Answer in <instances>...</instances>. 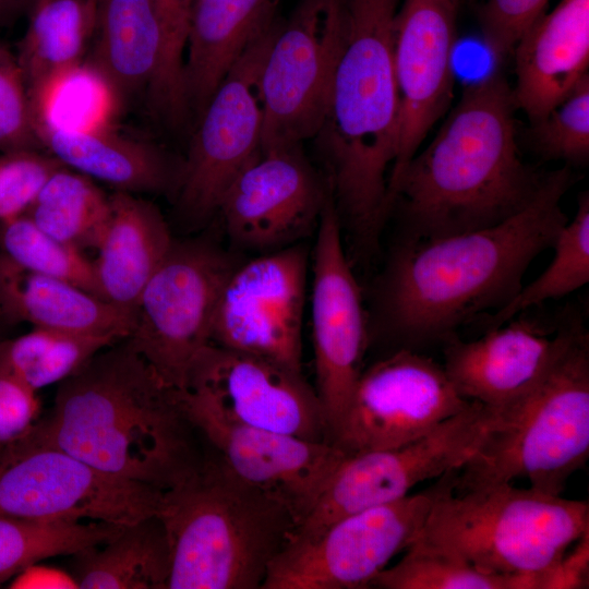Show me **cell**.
<instances>
[{"mask_svg":"<svg viewBox=\"0 0 589 589\" xmlns=\"http://www.w3.org/2000/svg\"><path fill=\"white\" fill-rule=\"evenodd\" d=\"M63 165L36 149L0 155V223L26 214L48 178Z\"/></svg>","mask_w":589,"mask_h":589,"instance_id":"cell-38","label":"cell"},{"mask_svg":"<svg viewBox=\"0 0 589 589\" xmlns=\"http://www.w3.org/2000/svg\"><path fill=\"white\" fill-rule=\"evenodd\" d=\"M457 0H402L394 27L399 137L388 179L390 194L404 168L453 100Z\"/></svg>","mask_w":589,"mask_h":589,"instance_id":"cell-20","label":"cell"},{"mask_svg":"<svg viewBox=\"0 0 589 589\" xmlns=\"http://www.w3.org/2000/svg\"><path fill=\"white\" fill-rule=\"evenodd\" d=\"M516 106L503 73L468 84L436 135L404 168L390 194L401 237L436 238L495 226L527 207L546 172L526 164Z\"/></svg>","mask_w":589,"mask_h":589,"instance_id":"cell-2","label":"cell"},{"mask_svg":"<svg viewBox=\"0 0 589 589\" xmlns=\"http://www.w3.org/2000/svg\"><path fill=\"white\" fill-rule=\"evenodd\" d=\"M28 98L36 133L46 128H109L119 103L107 81L91 63L58 75Z\"/></svg>","mask_w":589,"mask_h":589,"instance_id":"cell-33","label":"cell"},{"mask_svg":"<svg viewBox=\"0 0 589 589\" xmlns=\"http://www.w3.org/2000/svg\"><path fill=\"white\" fill-rule=\"evenodd\" d=\"M478 0H457L458 4L460 3H472V2H476Z\"/></svg>","mask_w":589,"mask_h":589,"instance_id":"cell-46","label":"cell"},{"mask_svg":"<svg viewBox=\"0 0 589 589\" xmlns=\"http://www.w3.org/2000/svg\"><path fill=\"white\" fill-rule=\"evenodd\" d=\"M495 420L478 401L408 444L345 454L293 537L316 534L351 514L397 501L418 483L459 469Z\"/></svg>","mask_w":589,"mask_h":589,"instance_id":"cell-10","label":"cell"},{"mask_svg":"<svg viewBox=\"0 0 589 589\" xmlns=\"http://www.w3.org/2000/svg\"><path fill=\"white\" fill-rule=\"evenodd\" d=\"M167 589H262L298 521L279 500L237 476L215 453L163 491Z\"/></svg>","mask_w":589,"mask_h":589,"instance_id":"cell-5","label":"cell"},{"mask_svg":"<svg viewBox=\"0 0 589 589\" xmlns=\"http://www.w3.org/2000/svg\"><path fill=\"white\" fill-rule=\"evenodd\" d=\"M180 389L166 385L127 338L58 384L27 438L105 473L165 491L202 461Z\"/></svg>","mask_w":589,"mask_h":589,"instance_id":"cell-3","label":"cell"},{"mask_svg":"<svg viewBox=\"0 0 589 589\" xmlns=\"http://www.w3.org/2000/svg\"><path fill=\"white\" fill-rule=\"evenodd\" d=\"M470 404L442 364L414 349L398 348L362 370L330 443L345 454L398 447Z\"/></svg>","mask_w":589,"mask_h":589,"instance_id":"cell-14","label":"cell"},{"mask_svg":"<svg viewBox=\"0 0 589 589\" xmlns=\"http://www.w3.org/2000/svg\"><path fill=\"white\" fill-rule=\"evenodd\" d=\"M281 23L276 19L244 50L195 122L176 194L188 221L215 215L235 179L262 154V72Z\"/></svg>","mask_w":589,"mask_h":589,"instance_id":"cell-11","label":"cell"},{"mask_svg":"<svg viewBox=\"0 0 589 589\" xmlns=\"http://www.w3.org/2000/svg\"><path fill=\"white\" fill-rule=\"evenodd\" d=\"M123 526L0 515V585L41 560L74 555L116 537Z\"/></svg>","mask_w":589,"mask_h":589,"instance_id":"cell-32","label":"cell"},{"mask_svg":"<svg viewBox=\"0 0 589 589\" xmlns=\"http://www.w3.org/2000/svg\"><path fill=\"white\" fill-rule=\"evenodd\" d=\"M453 491L436 498L414 540L455 554L482 572L538 578L589 531L585 500L515 488L512 482Z\"/></svg>","mask_w":589,"mask_h":589,"instance_id":"cell-7","label":"cell"},{"mask_svg":"<svg viewBox=\"0 0 589 589\" xmlns=\"http://www.w3.org/2000/svg\"><path fill=\"white\" fill-rule=\"evenodd\" d=\"M0 252L25 269L64 279L98 296L93 261L41 230L26 214L0 223Z\"/></svg>","mask_w":589,"mask_h":589,"instance_id":"cell-36","label":"cell"},{"mask_svg":"<svg viewBox=\"0 0 589 589\" xmlns=\"http://www.w3.org/2000/svg\"><path fill=\"white\" fill-rule=\"evenodd\" d=\"M0 303L9 321L34 327L127 338L134 313L85 289L21 267L0 252Z\"/></svg>","mask_w":589,"mask_h":589,"instance_id":"cell-27","label":"cell"},{"mask_svg":"<svg viewBox=\"0 0 589 589\" xmlns=\"http://www.w3.org/2000/svg\"><path fill=\"white\" fill-rule=\"evenodd\" d=\"M180 396L189 420L214 453L237 476L284 503L299 526L345 453L327 441L232 422L190 390H180Z\"/></svg>","mask_w":589,"mask_h":589,"instance_id":"cell-18","label":"cell"},{"mask_svg":"<svg viewBox=\"0 0 589 589\" xmlns=\"http://www.w3.org/2000/svg\"><path fill=\"white\" fill-rule=\"evenodd\" d=\"M47 151L63 166L92 180L129 193H172L180 185L183 158L146 141L115 133L111 128L37 133Z\"/></svg>","mask_w":589,"mask_h":589,"instance_id":"cell-23","label":"cell"},{"mask_svg":"<svg viewBox=\"0 0 589 589\" xmlns=\"http://www.w3.org/2000/svg\"><path fill=\"white\" fill-rule=\"evenodd\" d=\"M164 24L166 47L163 85L172 93L183 89V69L192 0H156Z\"/></svg>","mask_w":589,"mask_h":589,"instance_id":"cell-42","label":"cell"},{"mask_svg":"<svg viewBox=\"0 0 589 589\" xmlns=\"http://www.w3.org/2000/svg\"><path fill=\"white\" fill-rule=\"evenodd\" d=\"M514 103L529 122L543 118L588 75L589 0H561L519 37Z\"/></svg>","mask_w":589,"mask_h":589,"instance_id":"cell-22","label":"cell"},{"mask_svg":"<svg viewBox=\"0 0 589 589\" xmlns=\"http://www.w3.org/2000/svg\"><path fill=\"white\" fill-rule=\"evenodd\" d=\"M110 213L107 195L65 166L45 182L26 215L45 232L84 252L97 249Z\"/></svg>","mask_w":589,"mask_h":589,"instance_id":"cell-30","label":"cell"},{"mask_svg":"<svg viewBox=\"0 0 589 589\" xmlns=\"http://www.w3.org/2000/svg\"><path fill=\"white\" fill-rule=\"evenodd\" d=\"M306 277L300 244L237 265L219 298L212 342L302 372Z\"/></svg>","mask_w":589,"mask_h":589,"instance_id":"cell-15","label":"cell"},{"mask_svg":"<svg viewBox=\"0 0 589 589\" xmlns=\"http://www.w3.org/2000/svg\"><path fill=\"white\" fill-rule=\"evenodd\" d=\"M565 552L557 563L538 577V589H579L588 587L589 531Z\"/></svg>","mask_w":589,"mask_h":589,"instance_id":"cell-43","label":"cell"},{"mask_svg":"<svg viewBox=\"0 0 589 589\" xmlns=\"http://www.w3.org/2000/svg\"><path fill=\"white\" fill-rule=\"evenodd\" d=\"M383 589H538L537 577L482 572L459 556L414 540L372 581Z\"/></svg>","mask_w":589,"mask_h":589,"instance_id":"cell-34","label":"cell"},{"mask_svg":"<svg viewBox=\"0 0 589 589\" xmlns=\"http://www.w3.org/2000/svg\"><path fill=\"white\" fill-rule=\"evenodd\" d=\"M329 194L303 144H296L262 152L228 188L216 214L240 247L281 249L317 227Z\"/></svg>","mask_w":589,"mask_h":589,"instance_id":"cell-19","label":"cell"},{"mask_svg":"<svg viewBox=\"0 0 589 589\" xmlns=\"http://www.w3.org/2000/svg\"><path fill=\"white\" fill-rule=\"evenodd\" d=\"M91 64L118 100L145 93L156 112L166 37L156 0H96Z\"/></svg>","mask_w":589,"mask_h":589,"instance_id":"cell-26","label":"cell"},{"mask_svg":"<svg viewBox=\"0 0 589 589\" xmlns=\"http://www.w3.org/2000/svg\"><path fill=\"white\" fill-rule=\"evenodd\" d=\"M236 266L214 242L173 239L142 290L127 340L166 385L185 388L192 364L212 342L219 298Z\"/></svg>","mask_w":589,"mask_h":589,"instance_id":"cell-8","label":"cell"},{"mask_svg":"<svg viewBox=\"0 0 589 589\" xmlns=\"http://www.w3.org/2000/svg\"><path fill=\"white\" fill-rule=\"evenodd\" d=\"M549 0H485L479 10L481 34L497 59L512 53L522 33L545 11Z\"/></svg>","mask_w":589,"mask_h":589,"instance_id":"cell-40","label":"cell"},{"mask_svg":"<svg viewBox=\"0 0 589 589\" xmlns=\"http://www.w3.org/2000/svg\"><path fill=\"white\" fill-rule=\"evenodd\" d=\"M172 241L157 206L133 193L110 194L109 218L92 260L98 297L134 313L142 290Z\"/></svg>","mask_w":589,"mask_h":589,"instance_id":"cell-25","label":"cell"},{"mask_svg":"<svg viewBox=\"0 0 589 589\" xmlns=\"http://www.w3.org/2000/svg\"><path fill=\"white\" fill-rule=\"evenodd\" d=\"M94 21L92 0H37L16 56L28 95L83 63Z\"/></svg>","mask_w":589,"mask_h":589,"instance_id":"cell-29","label":"cell"},{"mask_svg":"<svg viewBox=\"0 0 589 589\" xmlns=\"http://www.w3.org/2000/svg\"><path fill=\"white\" fill-rule=\"evenodd\" d=\"M554 256L543 273L504 306L489 313L484 328L497 327L519 313L548 300L560 299L589 281V194L578 196L577 211L560 231L553 247Z\"/></svg>","mask_w":589,"mask_h":589,"instance_id":"cell-35","label":"cell"},{"mask_svg":"<svg viewBox=\"0 0 589 589\" xmlns=\"http://www.w3.org/2000/svg\"><path fill=\"white\" fill-rule=\"evenodd\" d=\"M192 2H193V0H192Z\"/></svg>","mask_w":589,"mask_h":589,"instance_id":"cell-47","label":"cell"},{"mask_svg":"<svg viewBox=\"0 0 589 589\" xmlns=\"http://www.w3.org/2000/svg\"><path fill=\"white\" fill-rule=\"evenodd\" d=\"M399 0H347L346 31L314 146L341 226L369 248L389 217L399 137L394 27Z\"/></svg>","mask_w":589,"mask_h":589,"instance_id":"cell-4","label":"cell"},{"mask_svg":"<svg viewBox=\"0 0 589 589\" xmlns=\"http://www.w3.org/2000/svg\"><path fill=\"white\" fill-rule=\"evenodd\" d=\"M12 326L0 303V342L7 338L8 330Z\"/></svg>","mask_w":589,"mask_h":589,"instance_id":"cell-45","label":"cell"},{"mask_svg":"<svg viewBox=\"0 0 589 589\" xmlns=\"http://www.w3.org/2000/svg\"><path fill=\"white\" fill-rule=\"evenodd\" d=\"M37 0H0V24H4L28 8H34Z\"/></svg>","mask_w":589,"mask_h":589,"instance_id":"cell-44","label":"cell"},{"mask_svg":"<svg viewBox=\"0 0 589 589\" xmlns=\"http://www.w3.org/2000/svg\"><path fill=\"white\" fill-rule=\"evenodd\" d=\"M568 165L546 172L532 202L492 227L436 238L399 237L374 290L375 327L398 348L456 335L464 324L508 303L532 261L568 221L562 200Z\"/></svg>","mask_w":589,"mask_h":589,"instance_id":"cell-1","label":"cell"},{"mask_svg":"<svg viewBox=\"0 0 589 589\" xmlns=\"http://www.w3.org/2000/svg\"><path fill=\"white\" fill-rule=\"evenodd\" d=\"M341 228L329 194L316 227L311 300L315 390L326 416L329 442L362 372L369 340L361 290L344 249Z\"/></svg>","mask_w":589,"mask_h":589,"instance_id":"cell-16","label":"cell"},{"mask_svg":"<svg viewBox=\"0 0 589 589\" xmlns=\"http://www.w3.org/2000/svg\"><path fill=\"white\" fill-rule=\"evenodd\" d=\"M184 389L232 422L329 442L315 388L302 372L267 359L211 342L192 364Z\"/></svg>","mask_w":589,"mask_h":589,"instance_id":"cell-17","label":"cell"},{"mask_svg":"<svg viewBox=\"0 0 589 589\" xmlns=\"http://www.w3.org/2000/svg\"><path fill=\"white\" fill-rule=\"evenodd\" d=\"M580 325L565 322L551 334L532 318L513 317L478 339L454 335L443 342V368L461 397L500 411L543 378Z\"/></svg>","mask_w":589,"mask_h":589,"instance_id":"cell-21","label":"cell"},{"mask_svg":"<svg viewBox=\"0 0 589 589\" xmlns=\"http://www.w3.org/2000/svg\"><path fill=\"white\" fill-rule=\"evenodd\" d=\"M74 556L76 588L167 589L169 551L156 515L124 526L109 541Z\"/></svg>","mask_w":589,"mask_h":589,"instance_id":"cell-28","label":"cell"},{"mask_svg":"<svg viewBox=\"0 0 589 589\" xmlns=\"http://www.w3.org/2000/svg\"><path fill=\"white\" fill-rule=\"evenodd\" d=\"M347 0H300L262 72V152L312 140L324 120L346 31Z\"/></svg>","mask_w":589,"mask_h":589,"instance_id":"cell-12","label":"cell"},{"mask_svg":"<svg viewBox=\"0 0 589 589\" xmlns=\"http://www.w3.org/2000/svg\"><path fill=\"white\" fill-rule=\"evenodd\" d=\"M526 137L545 159L585 165L589 159V74L543 118L531 122Z\"/></svg>","mask_w":589,"mask_h":589,"instance_id":"cell-37","label":"cell"},{"mask_svg":"<svg viewBox=\"0 0 589 589\" xmlns=\"http://www.w3.org/2000/svg\"><path fill=\"white\" fill-rule=\"evenodd\" d=\"M41 147L16 57L0 43V151H39Z\"/></svg>","mask_w":589,"mask_h":589,"instance_id":"cell-39","label":"cell"},{"mask_svg":"<svg viewBox=\"0 0 589 589\" xmlns=\"http://www.w3.org/2000/svg\"><path fill=\"white\" fill-rule=\"evenodd\" d=\"M495 420L457 470L454 493L526 478L561 495L589 456V338L582 324L543 378Z\"/></svg>","mask_w":589,"mask_h":589,"instance_id":"cell-6","label":"cell"},{"mask_svg":"<svg viewBox=\"0 0 589 589\" xmlns=\"http://www.w3.org/2000/svg\"><path fill=\"white\" fill-rule=\"evenodd\" d=\"M40 417L37 392L0 373V456L24 441Z\"/></svg>","mask_w":589,"mask_h":589,"instance_id":"cell-41","label":"cell"},{"mask_svg":"<svg viewBox=\"0 0 589 589\" xmlns=\"http://www.w3.org/2000/svg\"><path fill=\"white\" fill-rule=\"evenodd\" d=\"M456 470L428 490L340 518L316 534L292 537L271 564L262 589H359L417 538Z\"/></svg>","mask_w":589,"mask_h":589,"instance_id":"cell-9","label":"cell"},{"mask_svg":"<svg viewBox=\"0 0 589 589\" xmlns=\"http://www.w3.org/2000/svg\"><path fill=\"white\" fill-rule=\"evenodd\" d=\"M122 339L111 335H91L34 327L0 342V373L29 388L59 384L93 356Z\"/></svg>","mask_w":589,"mask_h":589,"instance_id":"cell-31","label":"cell"},{"mask_svg":"<svg viewBox=\"0 0 589 589\" xmlns=\"http://www.w3.org/2000/svg\"><path fill=\"white\" fill-rule=\"evenodd\" d=\"M279 0H193L183 70L195 122L244 50L277 19Z\"/></svg>","mask_w":589,"mask_h":589,"instance_id":"cell-24","label":"cell"},{"mask_svg":"<svg viewBox=\"0 0 589 589\" xmlns=\"http://www.w3.org/2000/svg\"><path fill=\"white\" fill-rule=\"evenodd\" d=\"M163 491L95 469L27 437L0 456V515L128 526L155 516Z\"/></svg>","mask_w":589,"mask_h":589,"instance_id":"cell-13","label":"cell"}]
</instances>
